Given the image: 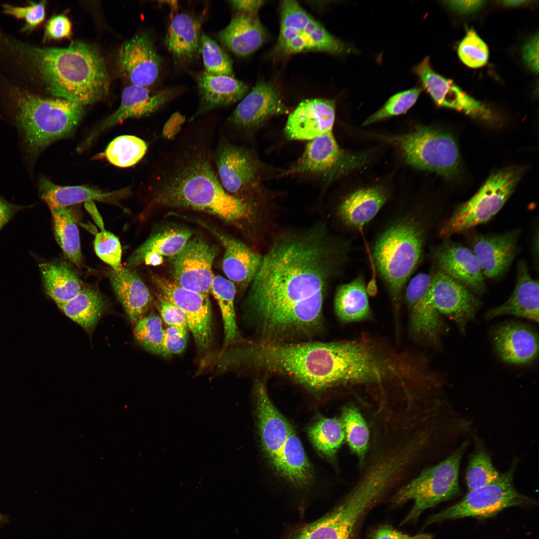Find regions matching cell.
Wrapping results in <instances>:
<instances>
[{
    "instance_id": "6f0895ef",
    "label": "cell",
    "mask_w": 539,
    "mask_h": 539,
    "mask_svg": "<svg viewBox=\"0 0 539 539\" xmlns=\"http://www.w3.org/2000/svg\"><path fill=\"white\" fill-rule=\"evenodd\" d=\"M372 539H433L431 535L421 534L413 536L405 534L391 526L380 527L373 533Z\"/></svg>"
},
{
    "instance_id": "4316f807",
    "label": "cell",
    "mask_w": 539,
    "mask_h": 539,
    "mask_svg": "<svg viewBox=\"0 0 539 539\" xmlns=\"http://www.w3.org/2000/svg\"><path fill=\"white\" fill-rule=\"evenodd\" d=\"M538 280L533 279L527 264L521 262L515 289L508 299L503 304L488 310L485 316L492 319L501 315H510L539 322Z\"/></svg>"
},
{
    "instance_id": "3957f363",
    "label": "cell",
    "mask_w": 539,
    "mask_h": 539,
    "mask_svg": "<svg viewBox=\"0 0 539 539\" xmlns=\"http://www.w3.org/2000/svg\"><path fill=\"white\" fill-rule=\"evenodd\" d=\"M233 363L277 374L313 390L345 386L347 358L343 341L277 342L257 340L233 351Z\"/></svg>"
},
{
    "instance_id": "7c38bea8",
    "label": "cell",
    "mask_w": 539,
    "mask_h": 539,
    "mask_svg": "<svg viewBox=\"0 0 539 539\" xmlns=\"http://www.w3.org/2000/svg\"><path fill=\"white\" fill-rule=\"evenodd\" d=\"M218 250L202 238L190 239L172 258L174 282L185 288L208 294L214 275L212 266Z\"/></svg>"
},
{
    "instance_id": "f6af8a7d",
    "label": "cell",
    "mask_w": 539,
    "mask_h": 539,
    "mask_svg": "<svg viewBox=\"0 0 539 539\" xmlns=\"http://www.w3.org/2000/svg\"><path fill=\"white\" fill-rule=\"evenodd\" d=\"M164 332L161 318L152 313L141 319L134 325L133 331L141 346L149 351L161 355Z\"/></svg>"
},
{
    "instance_id": "91938a15",
    "label": "cell",
    "mask_w": 539,
    "mask_h": 539,
    "mask_svg": "<svg viewBox=\"0 0 539 539\" xmlns=\"http://www.w3.org/2000/svg\"><path fill=\"white\" fill-rule=\"evenodd\" d=\"M452 10L462 14L478 10L484 4V0H447L443 1Z\"/></svg>"
},
{
    "instance_id": "9a60e30c",
    "label": "cell",
    "mask_w": 539,
    "mask_h": 539,
    "mask_svg": "<svg viewBox=\"0 0 539 539\" xmlns=\"http://www.w3.org/2000/svg\"><path fill=\"white\" fill-rule=\"evenodd\" d=\"M163 297L180 308L184 312L188 329L197 345L201 349L209 347L212 341V313L208 294L182 287L174 281L155 277Z\"/></svg>"
},
{
    "instance_id": "5b68a950",
    "label": "cell",
    "mask_w": 539,
    "mask_h": 539,
    "mask_svg": "<svg viewBox=\"0 0 539 539\" xmlns=\"http://www.w3.org/2000/svg\"><path fill=\"white\" fill-rule=\"evenodd\" d=\"M424 241L423 227L416 219L408 218L392 224L374 244L375 265L387 288L396 321L403 288L421 260Z\"/></svg>"
},
{
    "instance_id": "e575fe53",
    "label": "cell",
    "mask_w": 539,
    "mask_h": 539,
    "mask_svg": "<svg viewBox=\"0 0 539 539\" xmlns=\"http://www.w3.org/2000/svg\"><path fill=\"white\" fill-rule=\"evenodd\" d=\"M201 20L187 13L174 15L171 20L165 42L177 58L190 59L199 52Z\"/></svg>"
},
{
    "instance_id": "db71d44e",
    "label": "cell",
    "mask_w": 539,
    "mask_h": 539,
    "mask_svg": "<svg viewBox=\"0 0 539 539\" xmlns=\"http://www.w3.org/2000/svg\"><path fill=\"white\" fill-rule=\"evenodd\" d=\"M72 32V24L67 17L59 14L52 16L46 26L44 39L68 38Z\"/></svg>"
},
{
    "instance_id": "c3c4849f",
    "label": "cell",
    "mask_w": 539,
    "mask_h": 539,
    "mask_svg": "<svg viewBox=\"0 0 539 539\" xmlns=\"http://www.w3.org/2000/svg\"><path fill=\"white\" fill-rule=\"evenodd\" d=\"M489 456L478 452L471 458L467 470L466 480L469 490L487 485L499 476Z\"/></svg>"
},
{
    "instance_id": "d4e9b609",
    "label": "cell",
    "mask_w": 539,
    "mask_h": 539,
    "mask_svg": "<svg viewBox=\"0 0 539 539\" xmlns=\"http://www.w3.org/2000/svg\"><path fill=\"white\" fill-rule=\"evenodd\" d=\"M108 276L117 298L134 326L146 315L151 303L147 286L134 269L122 266L115 270L110 268Z\"/></svg>"
},
{
    "instance_id": "9c48e42d",
    "label": "cell",
    "mask_w": 539,
    "mask_h": 539,
    "mask_svg": "<svg viewBox=\"0 0 539 539\" xmlns=\"http://www.w3.org/2000/svg\"><path fill=\"white\" fill-rule=\"evenodd\" d=\"M523 172V168L510 167L491 175L479 191L444 223L440 235L448 238L488 221L503 207Z\"/></svg>"
},
{
    "instance_id": "f546056e",
    "label": "cell",
    "mask_w": 539,
    "mask_h": 539,
    "mask_svg": "<svg viewBox=\"0 0 539 539\" xmlns=\"http://www.w3.org/2000/svg\"><path fill=\"white\" fill-rule=\"evenodd\" d=\"M192 231L184 228L165 230L148 239L128 258L126 267L134 268L144 264L156 266L163 262V257L173 258L178 254L191 239Z\"/></svg>"
},
{
    "instance_id": "8992f818",
    "label": "cell",
    "mask_w": 539,
    "mask_h": 539,
    "mask_svg": "<svg viewBox=\"0 0 539 539\" xmlns=\"http://www.w3.org/2000/svg\"><path fill=\"white\" fill-rule=\"evenodd\" d=\"M17 119L27 146L36 152L70 134L81 119L83 105L60 98L14 92Z\"/></svg>"
},
{
    "instance_id": "ffe728a7",
    "label": "cell",
    "mask_w": 539,
    "mask_h": 539,
    "mask_svg": "<svg viewBox=\"0 0 539 539\" xmlns=\"http://www.w3.org/2000/svg\"><path fill=\"white\" fill-rule=\"evenodd\" d=\"M254 389L262 447L275 469L281 450L292 426L271 402L263 381L257 380Z\"/></svg>"
},
{
    "instance_id": "f5cc1de1",
    "label": "cell",
    "mask_w": 539,
    "mask_h": 539,
    "mask_svg": "<svg viewBox=\"0 0 539 539\" xmlns=\"http://www.w3.org/2000/svg\"><path fill=\"white\" fill-rule=\"evenodd\" d=\"M187 327L169 326L165 329L162 355L168 356L181 353L187 339Z\"/></svg>"
},
{
    "instance_id": "7bdbcfd3",
    "label": "cell",
    "mask_w": 539,
    "mask_h": 539,
    "mask_svg": "<svg viewBox=\"0 0 539 539\" xmlns=\"http://www.w3.org/2000/svg\"><path fill=\"white\" fill-rule=\"evenodd\" d=\"M148 146L141 138L133 135H122L113 139L105 151L107 160L121 168L129 167L139 162L145 155Z\"/></svg>"
},
{
    "instance_id": "6da1fadb",
    "label": "cell",
    "mask_w": 539,
    "mask_h": 539,
    "mask_svg": "<svg viewBox=\"0 0 539 539\" xmlns=\"http://www.w3.org/2000/svg\"><path fill=\"white\" fill-rule=\"evenodd\" d=\"M323 232L284 236L263 257L246 299L260 340L294 342L320 328L326 289L348 248Z\"/></svg>"
},
{
    "instance_id": "6125c7cd",
    "label": "cell",
    "mask_w": 539,
    "mask_h": 539,
    "mask_svg": "<svg viewBox=\"0 0 539 539\" xmlns=\"http://www.w3.org/2000/svg\"><path fill=\"white\" fill-rule=\"evenodd\" d=\"M15 212L12 205L0 199V231L11 219Z\"/></svg>"
},
{
    "instance_id": "cb8c5ba5",
    "label": "cell",
    "mask_w": 539,
    "mask_h": 539,
    "mask_svg": "<svg viewBox=\"0 0 539 539\" xmlns=\"http://www.w3.org/2000/svg\"><path fill=\"white\" fill-rule=\"evenodd\" d=\"M520 233L516 229L500 234L478 235L474 239L472 251L485 277L496 278L507 271L516 256Z\"/></svg>"
},
{
    "instance_id": "44dd1931",
    "label": "cell",
    "mask_w": 539,
    "mask_h": 539,
    "mask_svg": "<svg viewBox=\"0 0 539 539\" xmlns=\"http://www.w3.org/2000/svg\"><path fill=\"white\" fill-rule=\"evenodd\" d=\"M288 112L276 89L271 84L262 82L241 99L228 121L236 128L248 129Z\"/></svg>"
},
{
    "instance_id": "5bb4252c",
    "label": "cell",
    "mask_w": 539,
    "mask_h": 539,
    "mask_svg": "<svg viewBox=\"0 0 539 539\" xmlns=\"http://www.w3.org/2000/svg\"><path fill=\"white\" fill-rule=\"evenodd\" d=\"M412 70L437 105L481 120L491 121L493 119L492 112L484 104L468 95L452 80L434 71L428 56L415 65Z\"/></svg>"
},
{
    "instance_id": "f1b7e54d",
    "label": "cell",
    "mask_w": 539,
    "mask_h": 539,
    "mask_svg": "<svg viewBox=\"0 0 539 539\" xmlns=\"http://www.w3.org/2000/svg\"><path fill=\"white\" fill-rule=\"evenodd\" d=\"M197 82L200 104L190 121L210 110L241 100L249 89L246 84L233 76L212 74L205 70L198 75Z\"/></svg>"
},
{
    "instance_id": "680465c9",
    "label": "cell",
    "mask_w": 539,
    "mask_h": 539,
    "mask_svg": "<svg viewBox=\"0 0 539 539\" xmlns=\"http://www.w3.org/2000/svg\"><path fill=\"white\" fill-rule=\"evenodd\" d=\"M185 120V116L180 112L173 113L164 125L162 136L168 140L174 138L181 130Z\"/></svg>"
},
{
    "instance_id": "4fadbf2b",
    "label": "cell",
    "mask_w": 539,
    "mask_h": 539,
    "mask_svg": "<svg viewBox=\"0 0 539 539\" xmlns=\"http://www.w3.org/2000/svg\"><path fill=\"white\" fill-rule=\"evenodd\" d=\"M375 502L351 490L331 512L302 529L293 539H349L356 523Z\"/></svg>"
},
{
    "instance_id": "ba28073f",
    "label": "cell",
    "mask_w": 539,
    "mask_h": 539,
    "mask_svg": "<svg viewBox=\"0 0 539 539\" xmlns=\"http://www.w3.org/2000/svg\"><path fill=\"white\" fill-rule=\"evenodd\" d=\"M382 139L399 149L407 164L447 179L459 173L460 155L453 137L433 127L418 125L406 134Z\"/></svg>"
},
{
    "instance_id": "4dcf8cb0",
    "label": "cell",
    "mask_w": 539,
    "mask_h": 539,
    "mask_svg": "<svg viewBox=\"0 0 539 539\" xmlns=\"http://www.w3.org/2000/svg\"><path fill=\"white\" fill-rule=\"evenodd\" d=\"M221 42L240 56H248L259 49L267 33L257 14L240 13L219 34Z\"/></svg>"
},
{
    "instance_id": "d6986e66",
    "label": "cell",
    "mask_w": 539,
    "mask_h": 539,
    "mask_svg": "<svg viewBox=\"0 0 539 539\" xmlns=\"http://www.w3.org/2000/svg\"><path fill=\"white\" fill-rule=\"evenodd\" d=\"M117 63L121 73L132 84L147 87L156 80L160 67L152 42L144 33L136 35L120 47Z\"/></svg>"
},
{
    "instance_id": "681fc988",
    "label": "cell",
    "mask_w": 539,
    "mask_h": 539,
    "mask_svg": "<svg viewBox=\"0 0 539 539\" xmlns=\"http://www.w3.org/2000/svg\"><path fill=\"white\" fill-rule=\"evenodd\" d=\"M96 255L112 269L119 270L121 264L122 247L119 239L105 229L96 234L94 241Z\"/></svg>"
},
{
    "instance_id": "74e56055",
    "label": "cell",
    "mask_w": 539,
    "mask_h": 539,
    "mask_svg": "<svg viewBox=\"0 0 539 539\" xmlns=\"http://www.w3.org/2000/svg\"><path fill=\"white\" fill-rule=\"evenodd\" d=\"M56 241L69 260L80 268L82 264L78 217L72 207L49 209Z\"/></svg>"
},
{
    "instance_id": "7dc6e473",
    "label": "cell",
    "mask_w": 539,
    "mask_h": 539,
    "mask_svg": "<svg viewBox=\"0 0 539 539\" xmlns=\"http://www.w3.org/2000/svg\"><path fill=\"white\" fill-rule=\"evenodd\" d=\"M458 53L461 60L471 68L484 66L489 56L486 43L472 28L467 30L465 36L460 41Z\"/></svg>"
},
{
    "instance_id": "7a4b0ae2",
    "label": "cell",
    "mask_w": 539,
    "mask_h": 539,
    "mask_svg": "<svg viewBox=\"0 0 539 539\" xmlns=\"http://www.w3.org/2000/svg\"><path fill=\"white\" fill-rule=\"evenodd\" d=\"M212 128H192L163 159L152 187L153 201L228 221L248 219L253 214L251 205L227 193L215 172Z\"/></svg>"
},
{
    "instance_id": "52a82bcc",
    "label": "cell",
    "mask_w": 539,
    "mask_h": 539,
    "mask_svg": "<svg viewBox=\"0 0 539 539\" xmlns=\"http://www.w3.org/2000/svg\"><path fill=\"white\" fill-rule=\"evenodd\" d=\"M467 445L463 443L441 462L422 469L399 488L393 497L394 503L399 505L411 500L414 503L402 524L417 519L426 509L459 494V467Z\"/></svg>"
},
{
    "instance_id": "2e32d148",
    "label": "cell",
    "mask_w": 539,
    "mask_h": 539,
    "mask_svg": "<svg viewBox=\"0 0 539 539\" xmlns=\"http://www.w3.org/2000/svg\"><path fill=\"white\" fill-rule=\"evenodd\" d=\"M429 294L434 308L453 320L462 332L479 307L470 290L440 270L433 274Z\"/></svg>"
},
{
    "instance_id": "ab89813d",
    "label": "cell",
    "mask_w": 539,
    "mask_h": 539,
    "mask_svg": "<svg viewBox=\"0 0 539 539\" xmlns=\"http://www.w3.org/2000/svg\"><path fill=\"white\" fill-rule=\"evenodd\" d=\"M345 438L361 465L367 453L370 440V430L358 408L350 404L342 410L340 419Z\"/></svg>"
},
{
    "instance_id": "b9f144b4",
    "label": "cell",
    "mask_w": 539,
    "mask_h": 539,
    "mask_svg": "<svg viewBox=\"0 0 539 539\" xmlns=\"http://www.w3.org/2000/svg\"><path fill=\"white\" fill-rule=\"evenodd\" d=\"M309 437L316 449L324 456L333 458L345 439L340 419L322 418L308 430Z\"/></svg>"
},
{
    "instance_id": "f907efd6",
    "label": "cell",
    "mask_w": 539,
    "mask_h": 539,
    "mask_svg": "<svg viewBox=\"0 0 539 539\" xmlns=\"http://www.w3.org/2000/svg\"><path fill=\"white\" fill-rule=\"evenodd\" d=\"M280 28L295 29L301 31L312 19L303 7L292 0L282 1L280 4Z\"/></svg>"
},
{
    "instance_id": "d6a6232c",
    "label": "cell",
    "mask_w": 539,
    "mask_h": 539,
    "mask_svg": "<svg viewBox=\"0 0 539 539\" xmlns=\"http://www.w3.org/2000/svg\"><path fill=\"white\" fill-rule=\"evenodd\" d=\"M387 199V194L381 187L359 189L343 200L339 208V217L350 227H361L376 215Z\"/></svg>"
},
{
    "instance_id": "30bf717a",
    "label": "cell",
    "mask_w": 539,
    "mask_h": 539,
    "mask_svg": "<svg viewBox=\"0 0 539 539\" xmlns=\"http://www.w3.org/2000/svg\"><path fill=\"white\" fill-rule=\"evenodd\" d=\"M513 469L493 482L470 490L458 503L431 517L426 525L467 517H488L502 510L527 503L529 499L516 490Z\"/></svg>"
},
{
    "instance_id": "83f0119b",
    "label": "cell",
    "mask_w": 539,
    "mask_h": 539,
    "mask_svg": "<svg viewBox=\"0 0 539 539\" xmlns=\"http://www.w3.org/2000/svg\"><path fill=\"white\" fill-rule=\"evenodd\" d=\"M494 340L500 357L507 363L527 364L538 355V335L526 325L515 323L504 324L496 330Z\"/></svg>"
},
{
    "instance_id": "7402d4cb",
    "label": "cell",
    "mask_w": 539,
    "mask_h": 539,
    "mask_svg": "<svg viewBox=\"0 0 539 539\" xmlns=\"http://www.w3.org/2000/svg\"><path fill=\"white\" fill-rule=\"evenodd\" d=\"M433 256L439 270L470 290L477 293L485 291V276L472 250L446 241L435 249Z\"/></svg>"
},
{
    "instance_id": "836d02e7",
    "label": "cell",
    "mask_w": 539,
    "mask_h": 539,
    "mask_svg": "<svg viewBox=\"0 0 539 539\" xmlns=\"http://www.w3.org/2000/svg\"><path fill=\"white\" fill-rule=\"evenodd\" d=\"M39 269L45 290L57 305L74 298L85 285L66 262L42 263Z\"/></svg>"
},
{
    "instance_id": "9f6ffc18",
    "label": "cell",
    "mask_w": 539,
    "mask_h": 539,
    "mask_svg": "<svg viewBox=\"0 0 539 539\" xmlns=\"http://www.w3.org/2000/svg\"><path fill=\"white\" fill-rule=\"evenodd\" d=\"M523 59L530 70L535 73L539 72V35L532 36L522 48Z\"/></svg>"
},
{
    "instance_id": "94428289",
    "label": "cell",
    "mask_w": 539,
    "mask_h": 539,
    "mask_svg": "<svg viewBox=\"0 0 539 539\" xmlns=\"http://www.w3.org/2000/svg\"><path fill=\"white\" fill-rule=\"evenodd\" d=\"M233 7L240 13L248 14H257L261 7L265 2L260 0H239L230 1Z\"/></svg>"
},
{
    "instance_id": "e0dca14e",
    "label": "cell",
    "mask_w": 539,
    "mask_h": 539,
    "mask_svg": "<svg viewBox=\"0 0 539 539\" xmlns=\"http://www.w3.org/2000/svg\"><path fill=\"white\" fill-rule=\"evenodd\" d=\"M213 158L219 179L229 194L239 197L256 183V164L244 148L223 140L214 152Z\"/></svg>"
},
{
    "instance_id": "ee69618b",
    "label": "cell",
    "mask_w": 539,
    "mask_h": 539,
    "mask_svg": "<svg viewBox=\"0 0 539 539\" xmlns=\"http://www.w3.org/2000/svg\"><path fill=\"white\" fill-rule=\"evenodd\" d=\"M199 52L202 54L206 72L212 74L233 76L231 59L216 41L203 32L200 35Z\"/></svg>"
},
{
    "instance_id": "60d3db41",
    "label": "cell",
    "mask_w": 539,
    "mask_h": 539,
    "mask_svg": "<svg viewBox=\"0 0 539 539\" xmlns=\"http://www.w3.org/2000/svg\"><path fill=\"white\" fill-rule=\"evenodd\" d=\"M211 292L219 306L224 324L225 346L231 344L238 334L234 305L236 287L233 282L220 275H214Z\"/></svg>"
},
{
    "instance_id": "484cf974",
    "label": "cell",
    "mask_w": 539,
    "mask_h": 539,
    "mask_svg": "<svg viewBox=\"0 0 539 539\" xmlns=\"http://www.w3.org/2000/svg\"><path fill=\"white\" fill-rule=\"evenodd\" d=\"M223 245L224 272L229 280L241 285L251 284L263 262L262 256L246 244L202 223Z\"/></svg>"
},
{
    "instance_id": "1f68e13d",
    "label": "cell",
    "mask_w": 539,
    "mask_h": 539,
    "mask_svg": "<svg viewBox=\"0 0 539 539\" xmlns=\"http://www.w3.org/2000/svg\"><path fill=\"white\" fill-rule=\"evenodd\" d=\"M41 197L49 209L71 207L83 202L98 201L115 203L128 195V189L103 192L85 186H59L44 180L41 185Z\"/></svg>"
},
{
    "instance_id": "8fae6325",
    "label": "cell",
    "mask_w": 539,
    "mask_h": 539,
    "mask_svg": "<svg viewBox=\"0 0 539 539\" xmlns=\"http://www.w3.org/2000/svg\"><path fill=\"white\" fill-rule=\"evenodd\" d=\"M366 156L343 151L330 132L310 140L287 173L312 174L332 179L359 168L365 162Z\"/></svg>"
},
{
    "instance_id": "e7e4bbea",
    "label": "cell",
    "mask_w": 539,
    "mask_h": 539,
    "mask_svg": "<svg viewBox=\"0 0 539 539\" xmlns=\"http://www.w3.org/2000/svg\"><path fill=\"white\" fill-rule=\"evenodd\" d=\"M503 4L508 6H517L526 4L529 1L528 0H504L501 1Z\"/></svg>"
},
{
    "instance_id": "ac0fdd59",
    "label": "cell",
    "mask_w": 539,
    "mask_h": 539,
    "mask_svg": "<svg viewBox=\"0 0 539 539\" xmlns=\"http://www.w3.org/2000/svg\"><path fill=\"white\" fill-rule=\"evenodd\" d=\"M335 117L334 100L305 99L289 114L284 133L289 140L310 141L332 132Z\"/></svg>"
},
{
    "instance_id": "d590c367",
    "label": "cell",
    "mask_w": 539,
    "mask_h": 539,
    "mask_svg": "<svg viewBox=\"0 0 539 539\" xmlns=\"http://www.w3.org/2000/svg\"><path fill=\"white\" fill-rule=\"evenodd\" d=\"M275 470L284 479L298 486L308 485L313 479L311 465L293 427L281 450Z\"/></svg>"
},
{
    "instance_id": "603a6c76",
    "label": "cell",
    "mask_w": 539,
    "mask_h": 539,
    "mask_svg": "<svg viewBox=\"0 0 539 539\" xmlns=\"http://www.w3.org/2000/svg\"><path fill=\"white\" fill-rule=\"evenodd\" d=\"M171 96L168 91L153 93L147 87L133 84L126 87L118 108L93 131L84 145L88 146L102 131L126 119L151 114L167 102Z\"/></svg>"
},
{
    "instance_id": "bcb514c9",
    "label": "cell",
    "mask_w": 539,
    "mask_h": 539,
    "mask_svg": "<svg viewBox=\"0 0 539 539\" xmlns=\"http://www.w3.org/2000/svg\"><path fill=\"white\" fill-rule=\"evenodd\" d=\"M422 91L421 88L415 87L393 95L381 108L367 118L363 125L405 113L415 104Z\"/></svg>"
},
{
    "instance_id": "f35d334b",
    "label": "cell",
    "mask_w": 539,
    "mask_h": 539,
    "mask_svg": "<svg viewBox=\"0 0 539 539\" xmlns=\"http://www.w3.org/2000/svg\"><path fill=\"white\" fill-rule=\"evenodd\" d=\"M105 305L104 299L97 290L84 285L74 298L57 306L68 317L89 331L100 319Z\"/></svg>"
},
{
    "instance_id": "be15d7a7",
    "label": "cell",
    "mask_w": 539,
    "mask_h": 539,
    "mask_svg": "<svg viewBox=\"0 0 539 539\" xmlns=\"http://www.w3.org/2000/svg\"><path fill=\"white\" fill-rule=\"evenodd\" d=\"M85 207L101 230H104V224L102 219L93 201L85 203Z\"/></svg>"
},
{
    "instance_id": "11a10c76",
    "label": "cell",
    "mask_w": 539,
    "mask_h": 539,
    "mask_svg": "<svg viewBox=\"0 0 539 539\" xmlns=\"http://www.w3.org/2000/svg\"><path fill=\"white\" fill-rule=\"evenodd\" d=\"M162 319L169 326L187 327L186 316L182 310L163 296L159 299Z\"/></svg>"
},
{
    "instance_id": "8d00e7d4",
    "label": "cell",
    "mask_w": 539,
    "mask_h": 539,
    "mask_svg": "<svg viewBox=\"0 0 539 539\" xmlns=\"http://www.w3.org/2000/svg\"><path fill=\"white\" fill-rule=\"evenodd\" d=\"M334 305L336 315L344 322L360 321L370 317L371 310L362 276L337 288Z\"/></svg>"
},
{
    "instance_id": "277c9868",
    "label": "cell",
    "mask_w": 539,
    "mask_h": 539,
    "mask_svg": "<svg viewBox=\"0 0 539 539\" xmlns=\"http://www.w3.org/2000/svg\"><path fill=\"white\" fill-rule=\"evenodd\" d=\"M29 52L45 89L52 96L84 106L107 95V70L92 45L77 41L66 47L32 48Z\"/></svg>"
},
{
    "instance_id": "816d5d0a",
    "label": "cell",
    "mask_w": 539,
    "mask_h": 539,
    "mask_svg": "<svg viewBox=\"0 0 539 539\" xmlns=\"http://www.w3.org/2000/svg\"><path fill=\"white\" fill-rule=\"evenodd\" d=\"M4 12L17 18H23L26 21L24 30H30L37 26L44 19L45 15V1L31 3L29 5L21 7L9 4L3 5Z\"/></svg>"
}]
</instances>
